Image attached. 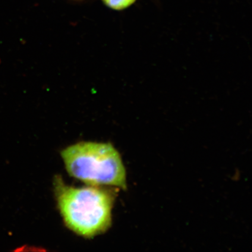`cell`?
<instances>
[{
	"instance_id": "obj_1",
	"label": "cell",
	"mask_w": 252,
	"mask_h": 252,
	"mask_svg": "<svg viewBox=\"0 0 252 252\" xmlns=\"http://www.w3.org/2000/svg\"><path fill=\"white\" fill-rule=\"evenodd\" d=\"M55 184L59 210L68 228L85 238H93L110 227L114 192L94 186L68 187L61 178L56 179Z\"/></svg>"
},
{
	"instance_id": "obj_4",
	"label": "cell",
	"mask_w": 252,
	"mask_h": 252,
	"mask_svg": "<svg viewBox=\"0 0 252 252\" xmlns=\"http://www.w3.org/2000/svg\"><path fill=\"white\" fill-rule=\"evenodd\" d=\"M71 1H75V2H83L85 1V0H71Z\"/></svg>"
},
{
	"instance_id": "obj_3",
	"label": "cell",
	"mask_w": 252,
	"mask_h": 252,
	"mask_svg": "<svg viewBox=\"0 0 252 252\" xmlns=\"http://www.w3.org/2000/svg\"><path fill=\"white\" fill-rule=\"evenodd\" d=\"M104 5L115 11H123L135 4L137 0H100Z\"/></svg>"
},
{
	"instance_id": "obj_2",
	"label": "cell",
	"mask_w": 252,
	"mask_h": 252,
	"mask_svg": "<svg viewBox=\"0 0 252 252\" xmlns=\"http://www.w3.org/2000/svg\"><path fill=\"white\" fill-rule=\"evenodd\" d=\"M66 169L90 186L110 185L126 190V172L118 151L109 143L81 142L63 150Z\"/></svg>"
}]
</instances>
